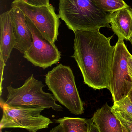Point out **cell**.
<instances>
[{"label": "cell", "mask_w": 132, "mask_h": 132, "mask_svg": "<svg viewBox=\"0 0 132 132\" xmlns=\"http://www.w3.org/2000/svg\"><path fill=\"white\" fill-rule=\"evenodd\" d=\"M72 58L77 63L84 84L95 90L108 89L115 46L111 45L113 36L107 37L94 31L74 32Z\"/></svg>", "instance_id": "obj_1"}, {"label": "cell", "mask_w": 132, "mask_h": 132, "mask_svg": "<svg viewBox=\"0 0 132 132\" xmlns=\"http://www.w3.org/2000/svg\"><path fill=\"white\" fill-rule=\"evenodd\" d=\"M59 15L70 30L94 31L111 28L110 14L94 0H59Z\"/></svg>", "instance_id": "obj_2"}, {"label": "cell", "mask_w": 132, "mask_h": 132, "mask_svg": "<svg viewBox=\"0 0 132 132\" xmlns=\"http://www.w3.org/2000/svg\"><path fill=\"white\" fill-rule=\"evenodd\" d=\"M45 82L57 101L76 115L84 112L82 101L70 67L59 64L45 75Z\"/></svg>", "instance_id": "obj_3"}, {"label": "cell", "mask_w": 132, "mask_h": 132, "mask_svg": "<svg viewBox=\"0 0 132 132\" xmlns=\"http://www.w3.org/2000/svg\"><path fill=\"white\" fill-rule=\"evenodd\" d=\"M44 85L32 75L20 87L14 88L11 85L7 87V100L3 102L11 107H40L52 108L57 111H62L63 108L56 103V99L52 94L43 90Z\"/></svg>", "instance_id": "obj_4"}, {"label": "cell", "mask_w": 132, "mask_h": 132, "mask_svg": "<svg viewBox=\"0 0 132 132\" xmlns=\"http://www.w3.org/2000/svg\"><path fill=\"white\" fill-rule=\"evenodd\" d=\"M1 106L3 115L0 129L8 128H21L30 132H36L48 128L52 121L41 114L45 109L40 107H11L5 105L2 98Z\"/></svg>", "instance_id": "obj_5"}, {"label": "cell", "mask_w": 132, "mask_h": 132, "mask_svg": "<svg viewBox=\"0 0 132 132\" xmlns=\"http://www.w3.org/2000/svg\"><path fill=\"white\" fill-rule=\"evenodd\" d=\"M19 8L26 16L34 24L42 37L55 45L59 35L60 24L59 15L56 13L54 7L35 6L26 3L22 0H14L11 7Z\"/></svg>", "instance_id": "obj_6"}, {"label": "cell", "mask_w": 132, "mask_h": 132, "mask_svg": "<svg viewBox=\"0 0 132 132\" xmlns=\"http://www.w3.org/2000/svg\"><path fill=\"white\" fill-rule=\"evenodd\" d=\"M124 40L119 39L115 45L114 55L108 88L114 102L127 97L132 88V78L128 67V59L131 54Z\"/></svg>", "instance_id": "obj_7"}, {"label": "cell", "mask_w": 132, "mask_h": 132, "mask_svg": "<svg viewBox=\"0 0 132 132\" xmlns=\"http://www.w3.org/2000/svg\"><path fill=\"white\" fill-rule=\"evenodd\" d=\"M26 17L32 33L33 42L30 48L24 52V58L34 65L43 69L58 63L60 59L61 52L56 45L44 38L32 21Z\"/></svg>", "instance_id": "obj_8"}, {"label": "cell", "mask_w": 132, "mask_h": 132, "mask_svg": "<svg viewBox=\"0 0 132 132\" xmlns=\"http://www.w3.org/2000/svg\"><path fill=\"white\" fill-rule=\"evenodd\" d=\"M10 14L14 26L15 45L14 48L24 54L32 46V35L22 11L16 6H12Z\"/></svg>", "instance_id": "obj_9"}, {"label": "cell", "mask_w": 132, "mask_h": 132, "mask_svg": "<svg viewBox=\"0 0 132 132\" xmlns=\"http://www.w3.org/2000/svg\"><path fill=\"white\" fill-rule=\"evenodd\" d=\"M0 58L2 59L6 64L15 45L14 31L10 10L3 12L0 15Z\"/></svg>", "instance_id": "obj_10"}, {"label": "cell", "mask_w": 132, "mask_h": 132, "mask_svg": "<svg viewBox=\"0 0 132 132\" xmlns=\"http://www.w3.org/2000/svg\"><path fill=\"white\" fill-rule=\"evenodd\" d=\"M110 23L119 39L129 40L132 33L131 8H124L110 14Z\"/></svg>", "instance_id": "obj_11"}, {"label": "cell", "mask_w": 132, "mask_h": 132, "mask_svg": "<svg viewBox=\"0 0 132 132\" xmlns=\"http://www.w3.org/2000/svg\"><path fill=\"white\" fill-rule=\"evenodd\" d=\"M92 119L100 132H123L121 121L107 103L95 112Z\"/></svg>", "instance_id": "obj_12"}, {"label": "cell", "mask_w": 132, "mask_h": 132, "mask_svg": "<svg viewBox=\"0 0 132 132\" xmlns=\"http://www.w3.org/2000/svg\"><path fill=\"white\" fill-rule=\"evenodd\" d=\"M55 120L56 122L61 125L64 132H89L88 119L64 117Z\"/></svg>", "instance_id": "obj_13"}, {"label": "cell", "mask_w": 132, "mask_h": 132, "mask_svg": "<svg viewBox=\"0 0 132 132\" xmlns=\"http://www.w3.org/2000/svg\"><path fill=\"white\" fill-rule=\"evenodd\" d=\"M112 110L128 132H132V103H125L118 110Z\"/></svg>", "instance_id": "obj_14"}, {"label": "cell", "mask_w": 132, "mask_h": 132, "mask_svg": "<svg viewBox=\"0 0 132 132\" xmlns=\"http://www.w3.org/2000/svg\"><path fill=\"white\" fill-rule=\"evenodd\" d=\"M97 5L104 11L111 14L129 6L123 0H94Z\"/></svg>", "instance_id": "obj_15"}, {"label": "cell", "mask_w": 132, "mask_h": 132, "mask_svg": "<svg viewBox=\"0 0 132 132\" xmlns=\"http://www.w3.org/2000/svg\"><path fill=\"white\" fill-rule=\"evenodd\" d=\"M26 3L35 6H43V5H47L49 6L50 0H22Z\"/></svg>", "instance_id": "obj_16"}, {"label": "cell", "mask_w": 132, "mask_h": 132, "mask_svg": "<svg viewBox=\"0 0 132 132\" xmlns=\"http://www.w3.org/2000/svg\"><path fill=\"white\" fill-rule=\"evenodd\" d=\"M89 122V129L88 132H100L98 128L93 122L92 118L88 119Z\"/></svg>", "instance_id": "obj_17"}, {"label": "cell", "mask_w": 132, "mask_h": 132, "mask_svg": "<svg viewBox=\"0 0 132 132\" xmlns=\"http://www.w3.org/2000/svg\"><path fill=\"white\" fill-rule=\"evenodd\" d=\"M128 67L130 76L132 78V55L129 57L128 61Z\"/></svg>", "instance_id": "obj_18"}, {"label": "cell", "mask_w": 132, "mask_h": 132, "mask_svg": "<svg viewBox=\"0 0 132 132\" xmlns=\"http://www.w3.org/2000/svg\"><path fill=\"white\" fill-rule=\"evenodd\" d=\"M49 132H64L63 128L60 124L52 129Z\"/></svg>", "instance_id": "obj_19"}, {"label": "cell", "mask_w": 132, "mask_h": 132, "mask_svg": "<svg viewBox=\"0 0 132 132\" xmlns=\"http://www.w3.org/2000/svg\"><path fill=\"white\" fill-rule=\"evenodd\" d=\"M128 97L129 98V99L131 100V101L132 102V88L131 90L129 92V94L128 95Z\"/></svg>", "instance_id": "obj_20"}, {"label": "cell", "mask_w": 132, "mask_h": 132, "mask_svg": "<svg viewBox=\"0 0 132 132\" xmlns=\"http://www.w3.org/2000/svg\"><path fill=\"white\" fill-rule=\"evenodd\" d=\"M129 41H130L131 44L132 45V33L131 35V36H130V38H129Z\"/></svg>", "instance_id": "obj_21"}, {"label": "cell", "mask_w": 132, "mask_h": 132, "mask_svg": "<svg viewBox=\"0 0 132 132\" xmlns=\"http://www.w3.org/2000/svg\"><path fill=\"white\" fill-rule=\"evenodd\" d=\"M122 128H123V132H128V131H127V129L125 128V127H124V126H122Z\"/></svg>", "instance_id": "obj_22"}, {"label": "cell", "mask_w": 132, "mask_h": 132, "mask_svg": "<svg viewBox=\"0 0 132 132\" xmlns=\"http://www.w3.org/2000/svg\"><path fill=\"white\" fill-rule=\"evenodd\" d=\"M0 132H3L2 131V130H1V131H0ZM9 132V131H5V132Z\"/></svg>", "instance_id": "obj_23"}]
</instances>
